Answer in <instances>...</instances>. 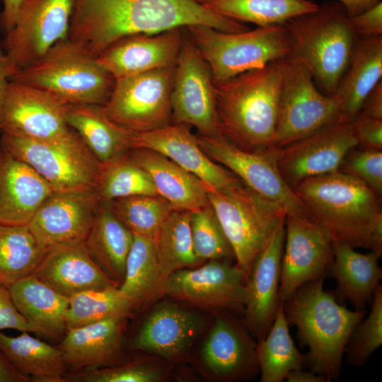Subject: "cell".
Masks as SVG:
<instances>
[{
    "instance_id": "cell-1",
    "label": "cell",
    "mask_w": 382,
    "mask_h": 382,
    "mask_svg": "<svg viewBox=\"0 0 382 382\" xmlns=\"http://www.w3.org/2000/svg\"><path fill=\"white\" fill-rule=\"evenodd\" d=\"M197 25L225 32L250 29L195 0H74L68 37L97 57L128 35Z\"/></svg>"
},
{
    "instance_id": "cell-2",
    "label": "cell",
    "mask_w": 382,
    "mask_h": 382,
    "mask_svg": "<svg viewBox=\"0 0 382 382\" xmlns=\"http://www.w3.org/2000/svg\"><path fill=\"white\" fill-rule=\"evenodd\" d=\"M294 190L308 218L333 242L381 255V197L364 181L337 170L306 179Z\"/></svg>"
},
{
    "instance_id": "cell-3",
    "label": "cell",
    "mask_w": 382,
    "mask_h": 382,
    "mask_svg": "<svg viewBox=\"0 0 382 382\" xmlns=\"http://www.w3.org/2000/svg\"><path fill=\"white\" fill-rule=\"evenodd\" d=\"M281 59L216 85L221 133L244 150L271 149L279 113Z\"/></svg>"
},
{
    "instance_id": "cell-4",
    "label": "cell",
    "mask_w": 382,
    "mask_h": 382,
    "mask_svg": "<svg viewBox=\"0 0 382 382\" xmlns=\"http://www.w3.org/2000/svg\"><path fill=\"white\" fill-rule=\"evenodd\" d=\"M325 277L306 283L285 302L284 311L308 347L305 363L328 381L338 378L346 346L365 310L351 311L323 289Z\"/></svg>"
},
{
    "instance_id": "cell-5",
    "label": "cell",
    "mask_w": 382,
    "mask_h": 382,
    "mask_svg": "<svg viewBox=\"0 0 382 382\" xmlns=\"http://www.w3.org/2000/svg\"><path fill=\"white\" fill-rule=\"evenodd\" d=\"M291 56L309 69L317 88L332 96L352 58L359 36L344 6L325 2L284 24Z\"/></svg>"
},
{
    "instance_id": "cell-6",
    "label": "cell",
    "mask_w": 382,
    "mask_h": 382,
    "mask_svg": "<svg viewBox=\"0 0 382 382\" xmlns=\"http://www.w3.org/2000/svg\"><path fill=\"white\" fill-rule=\"evenodd\" d=\"M11 80L42 89L66 105H101L108 100L115 81L96 56L69 37L18 70Z\"/></svg>"
},
{
    "instance_id": "cell-7",
    "label": "cell",
    "mask_w": 382,
    "mask_h": 382,
    "mask_svg": "<svg viewBox=\"0 0 382 382\" xmlns=\"http://www.w3.org/2000/svg\"><path fill=\"white\" fill-rule=\"evenodd\" d=\"M186 30L207 62L215 86L291 54L283 24L240 32L202 25L187 27Z\"/></svg>"
},
{
    "instance_id": "cell-8",
    "label": "cell",
    "mask_w": 382,
    "mask_h": 382,
    "mask_svg": "<svg viewBox=\"0 0 382 382\" xmlns=\"http://www.w3.org/2000/svg\"><path fill=\"white\" fill-rule=\"evenodd\" d=\"M0 149L29 165L53 192L96 191L102 163L73 129L48 140L1 133Z\"/></svg>"
},
{
    "instance_id": "cell-9",
    "label": "cell",
    "mask_w": 382,
    "mask_h": 382,
    "mask_svg": "<svg viewBox=\"0 0 382 382\" xmlns=\"http://www.w3.org/2000/svg\"><path fill=\"white\" fill-rule=\"evenodd\" d=\"M208 197L246 278L256 255L285 223L286 212L245 185L230 193L208 191Z\"/></svg>"
},
{
    "instance_id": "cell-10",
    "label": "cell",
    "mask_w": 382,
    "mask_h": 382,
    "mask_svg": "<svg viewBox=\"0 0 382 382\" xmlns=\"http://www.w3.org/2000/svg\"><path fill=\"white\" fill-rule=\"evenodd\" d=\"M281 65L279 113L271 149L285 146L342 122L337 101L317 88L305 64L289 55L281 59Z\"/></svg>"
},
{
    "instance_id": "cell-11",
    "label": "cell",
    "mask_w": 382,
    "mask_h": 382,
    "mask_svg": "<svg viewBox=\"0 0 382 382\" xmlns=\"http://www.w3.org/2000/svg\"><path fill=\"white\" fill-rule=\"evenodd\" d=\"M174 66L115 79L103 105L110 120L132 132H146L172 123Z\"/></svg>"
},
{
    "instance_id": "cell-12",
    "label": "cell",
    "mask_w": 382,
    "mask_h": 382,
    "mask_svg": "<svg viewBox=\"0 0 382 382\" xmlns=\"http://www.w3.org/2000/svg\"><path fill=\"white\" fill-rule=\"evenodd\" d=\"M202 150L213 161L233 173L246 187L286 212L308 217L296 195L281 175L274 149L244 150L222 134L197 135Z\"/></svg>"
},
{
    "instance_id": "cell-13",
    "label": "cell",
    "mask_w": 382,
    "mask_h": 382,
    "mask_svg": "<svg viewBox=\"0 0 382 382\" xmlns=\"http://www.w3.org/2000/svg\"><path fill=\"white\" fill-rule=\"evenodd\" d=\"M172 123L195 127L199 135L221 134L216 86L210 69L186 28L174 66L171 91Z\"/></svg>"
},
{
    "instance_id": "cell-14",
    "label": "cell",
    "mask_w": 382,
    "mask_h": 382,
    "mask_svg": "<svg viewBox=\"0 0 382 382\" xmlns=\"http://www.w3.org/2000/svg\"><path fill=\"white\" fill-rule=\"evenodd\" d=\"M74 0H23L2 46L16 71L68 37Z\"/></svg>"
},
{
    "instance_id": "cell-15",
    "label": "cell",
    "mask_w": 382,
    "mask_h": 382,
    "mask_svg": "<svg viewBox=\"0 0 382 382\" xmlns=\"http://www.w3.org/2000/svg\"><path fill=\"white\" fill-rule=\"evenodd\" d=\"M358 146L352 123L337 122L274 151L278 169L294 190L303 180L339 170Z\"/></svg>"
},
{
    "instance_id": "cell-16",
    "label": "cell",
    "mask_w": 382,
    "mask_h": 382,
    "mask_svg": "<svg viewBox=\"0 0 382 382\" xmlns=\"http://www.w3.org/2000/svg\"><path fill=\"white\" fill-rule=\"evenodd\" d=\"M284 225L279 286L282 302L306 283L325 277L334 255L330 235L309 218L287 214Z\"/></svg>"
},
{
    "instance_id": "cell-17",
    "label": "cell",
    "mask_w": 382,
    "mask_h": 382,
    "mask_svg": "<svg viewBox=\"0 0 382 382\" xmlns=\"http://www.w3.org/2000/svg\"><path fill=\"white\" fill-rule=\"evenodd\" d=\"M245 275L229 260H211L195 269L168 276L163 295L197 307L219 311L244 312Z\"/></svg>"
},
{
    "instance_id": "cell-18",
    "label": "cell",
    "mask_w": 382,
    "mask_h": 382,
    "mask_svg": "<svg viewBox=\"0 0 382 382\" xmlns=\"http://www.w3.org/2000/svg\"><path fill=\"white\" fill-rule=\"evenodd\" d=\"M66 107L42 89L11 80L0 112L1 132L32 140L62 137L71 129Z\"/></svg>"
},
{
    "instance_id": "cell-19",
    "label": "cell",
    "mask_w": 382,
    "mask_h": 382,
    "mask_svg": "<svg viewBox=\"0 0 382 382\" xmlns=\"http://www.w3.org/2000/svg\"><path fill=\"white\" fill-rule=\"evenodd\" d=\"M132 149H147L168 157L196 176L209 191L230 193L245 185L230 170L213 161L201 148L190 127L171 123L146 132H132Z\"/></svg>"
},
{
    "instance_id": "cell-20",
    "label": "cell",
    "mask_w": 382,
    "mask_h": 382,
    "mask_svg": "<svg viewBox=\"0 0 382 382\" xmlns=\"http://www.w3.org/2000/svg\"><path fill=\"white\" fill-rule=\"evenodd\" d=\"M100 204L96 192H52L27 225L47 250L84 242Z\"/></svg>"
},
{
    "instance_id": "cell-21",
    "label": "cell",
    "mask_w": 382,
    "mask_h": 382,
    "mask_svg": "<svg viewBox=\"0 0 382 382\" xmlns=\"http://www.w3.org/2000/svg\"><path fill=\"white\" fill-rule=\"evenodd\" d=\"M284 224L274 232L256 255L245 278L244 323L257 342L270 330L282 302L279 286Z\"/></svg>"
},
{
    "instance_id": "cell-22",
    "label": "cell",
    "mask_w": 382,
    "mask_h": 382,
    "mask_svg": "<svg viewBox=\"0 0 382 382\" xmlns=\"http://www.w3.org/2000/svg\"><path fill=\"white\" fill-rule=\"evenodd\" d=\"M244 321L228 311L219 313L209 330L200 352L202 366L215 379H249L259 372L257 345Z\"/></svg>"
},
{
    "instance_id": "cell-23",
    "label": "cell",
    "mask_w": 382,
    "mask_h": 382,
    "mask_svg": "<svg viewBox=\"0 0 382 382\" xmlns=\"http://www.w3.org/2000/svg\"><path fill=\"white\" fill-rule=\"evenodd\" d=\"M185 28L124 37L100 53L98 62L115 79L173 67L183 45Z\"/></svg>"
},
{
    "instance_id": "cell-24",
    "label": "cell",
    "mask_w": 382,
    "mask_h": 382,
    "mask_svg": "<svg viewBox=\"0 0 382 382\" xmlns=\"http://www.w3.org/2000/svg\"><path fill=\"white\" fill-rule=\"evenodd\" d=\"M203 325L200 314L171 302H162L144 320L132 347L168 360H179L187 354Z\"/></svg>"
},
{
    "instance_id": "cell-25",
    "label": "cell",
    "mask_w": 382,
    "mask_h": 382,
    "mask_svg": "<svg viewBox=\"0 0 382 382\" xmlns=\"http://www.w3.org/2000/svg\"><path fill=\"white\" fill-rule=\"evenodd\" d=\"M31 275L69 299L85 291L118 287L94 262L84 242L48 250Z\"/></svg>"
},
{
    "instance_id": "cell-26",
    "label": "cell",
    "mask_w": 382,
    "mask_h": 382,
    "mask_svg": "<svg viewBox=\"0 0 382 382\" xmlns=\"http://www.w3.org/2000/svg\"><path fill=\"white\" fill-rule=\"evenodd\" d=\"M127 318H113L70 328L57 346L71 373L109 365L120 355Z\"/></svg>"
},
{
    "instance_id": "cell-27",
    "label": "cell",
    "mask_w": 382,
    "mask_h": 382,
    "mask_svg": "<svg viewBox=\"0 0 382 382\" xmlns=\"http://www.w3.org/2000/svg\"><path fill=\"white\" fill-rule=\"evenodd\" d=\"M52 192L29 165L0 149V224L27 225Z\"/></svg>"
},
{
    "instance_id": "cell-28",
    "label": "cell",
    "mask_w": 382,
    "mask_h": 382,
    "mask_svg": "<svg viewBox=\"0 0 382 382\" xmlns=\"http://www.w3.org/2000/svg\"><path fill=\"white\" fill-rule=\"evenodd\" d=\"M127 154L149 175L156 195L174 210L193 212L209 204L204 184L168 157L147 149H134Z\"/></svg>"
},
{
    "instance_id": "cell-29",
    "label": "cell",
    "mask_w": 382,
    "mask_h": 382,
    "mask_svg": "<svg viewBox=\"0 0 382 382\" xmlns=\"http://www.w3.org/2000/svg\"><path fill=\"white\" fill-rule=\"evenodd\" d=\"M382 77V35L359 37L350 64L332 97L342 122H351Z\"/></svg>"
},
{
    "instance_id": "cell-30",
    "label": "cell",
    "mask_w": 382,
    "mask_h": 382,
    "mask_svg": "<svg viewBox=\"0 0 382 382\" xmlns=\"http://www.w3.org/2000/svg\"><path fill=\"white\" fill-rule=\"evenodd\" d=\"M8 289L15 306L33 332L55 340L64 337L69 298L33 275L18 280Z\"/></svg>"
},
{
    "instance_id": "cell-31",
    "label": "cell",
    "mask_w": 382,
    "mask_h": 382,
    "mask_svg": "<svg viewBox=\"0 0 382 382\" xmlns=\"http://www.w3.org/2000/svg\"><path fill=\"white\" fill-rule=\"evenodd\" d=\"M134 234L100 203L84 245L94 262L118 287L122 283Z\"/></svg>"
},
{
    "instance_id": "cell-32",
    "label": "cell",
    "mask_w": 382,
    "mask_h": 382,
    "mask_svg": "<svg viewBox=\"0 0 382 382\" xmlns=\"http://www.w3.org/2000/svg\"><path fill=\"white\" fill-rule=\"evenodd\" d=\"M66 117L69 126L102 164L124 156L132 149V132L110 120L103 105H67Z\"/></svg>"
},
{
    "instance_id": "cell-33",
    "label": "cell",
    "mask_w": 382,
    "mask_h": 382,
    "mask_svg": "<svg viewBox=\"0 0 382 382\" xmlns=\"http://www.w3.org/2000/svg\"><path fill=\"white\" fill-rule=\"evenodd\" d=\"M333 260L328 272L335 279L337 291L355 310H364L380 284L381 256L370 251L364 254L347 244L333 242Z\"/></svg>"
},
{
    "instance_id": "cell-34",
    "label": "cell",
    "mask_w": 382,
    "mask_h": 382,
    "mask_svg": "<svg viewBox=\"0 0 382 382\" xmlns=\"http://www.w3.org/2000/svg\"><path fill=\"white\" fill-rule=\"evenodd\" d=\"M22 332L11 337L0 332V351L15 369L33 381L66 382L59 348Z\"/></svg>"
},
{
    "instance_id": "cell-35",
    "label": "cell",
    "mask_w": 382,
    "mask_h": 382,
    "mask_svg": "<svg viewBox=\"0 0 382 382\" xmlns=\"http://www.w3.org/2000/svg\"><path fill=\"white\" fill-rule=\"evenodd\" d=\"M166 279L161 272L153 240L134 234L120 290L137 309L163 295Z\"/></svg>"
},
{
    "instance_id": "cell-36",
    "label": "cell",
    "mask_w": 382,
    "mask_h": 382,
    "mask_svg": "<svg viewBox=\"0 0 382 382\" xmlns=\"http://www.w3.org/2000/svg\"><path fill=\"white\" fill-rule=\"evenodd\" d=\"M281 302L273 323L257 344V360L261 382H282L289 372L303 369L305 355L296 347Z\"/></svg>"
},
{
    "instance_id": "cell-37",
    "label": "cell",
    "mask_w": 382,
    "mask_h": 382,
    "mask_svg": "<svg viewBox=\"0 0 382 382\" xmlns=\"http://www.w3.org/2000/svg\"><path fill=\"white\" fill-rule=\"evenodd\" d=\"M47 251L28 225L0 224V284L8 288L31 275Z\"/></svg>"
},
{
    "instance_id": "cell-38",
    "label": "cell",
    "mask_w": 382,
    "mask_h": 382,
    "mask_svg": "<svg viewBox=\"0 0 382 382\" xmlns=\"http://www.w3.org/2000/svg\"><path fill=\"white\" fill-rule=\"evenodd\" d=\"M204 6L224 18L257 27L284 24L318 6L311 0H209Z\"/></svg>"
},
{
    "instance_id": "cell-39",
    "label": "cell",
    "mask_w": 382,
    "mask_h": 382,
    "mask_svg": "<svg viewBox=\"0 0 382 382\" xmlns=\"http://www.w3.org/2000/svg\"><path fill=\"white\" fill-rule=\"evenodd\" d=\"M190 217L191 212L173 211L153 241L161 272L166 278L202 262L194 251Z\"/></svg>"
},
{
    "instance_id": "cell-40",
    "label": "cell",
    "mask_w": 382,
    "mask_h": 382,
    "mask_svg": "<svg viewBox=\"0 0 382 382\" xmlns=\"http://www.w3.org/2000/svg\"><path fill=\"white\" fill-rule=\"evenodd\" d=\"M136 309L119 287L80 292L69 299L67 330L109 318H128Z\"/></svg>"
},
{
    "instance_id": "cell-41",
    "label": "cell",
    "mask_w": 382,
    "mask_h": 382,
    "mask_svg": "<svg viewBox=\"0 0 382 382\" xmlns=\"http://www.w3.org/2000/svg\"><path fill=\"white\" fill-rule=\"evenodd\" d=\"M128 153V152H127ZM125 154L102 164L96 193L100 203L123 197L156 195L147 173Z\"/></svg>"
},
{
    "instance_id": "cell-42",
    "label": "cell",
    "mask_w": 382,
    "mask_h": 382,
    "mask_svg": "<svg viewBox=\"0 0 382 382\" xmlns=\"http://www.w3.org/2000/svg\"><path fill=\"white\" fill-rule=\"evenodd\" d=\"M107 204L133 234L153 241L165 220L174 211L172 205L158 195L119 198Z\"/></svg>"
},
{
    "instance_id": "cell-43",
    "label": "cell",
    "mask_w": 382,
    "mask_h": 382,
    "mask_svg": "<svg viewBox=\"0 0 382 382\" xmlns=\"http://www.w3.org/2000/svg\"><path fill=\"white\" fill-rule=\"evenodd\" d=\"M190 225L194 251L202 262L211 260L230 261L234 257L210 204L191 212Z\"/></svg>"
},
{
    "instance_id": "cell-44",
    "label": "cell",
    "mask_w": 382,
    "mask_h": 382,
    "mask_svg": "<svg viewBox=\"0 0 382 382\" xmlns=\"http://www.w3.org/2000/svg\"><path fill=\"white\" fill-rule=\"evenodd\" d=\"M382 344V286L379 284L371 299L368 316L357 325L346 346L347 362L354 366L364 364Z\"/></svg>"
},
{
    "instance_id": "cell-45",
    "label": "cell",
    "mask_w": 382,
    "mask_h": 382,
    "mask_svg": "<svg viewBox=\"0 0 382 382\" xmlns=\"http://www.w3.org/2000/svg\"><path fill=\"white\" fill-rule=\"evenodd\" d=\"M163 367L146 361H132L108 368L65 374L71 382H158L166 376Z\"/></svg>"
},
{
    "instance_id": "cell-46",
    "label": "cell",
    "mask_w": 382,
    "mask_h": 382,
    "mask_svg": "<svg viewBox=\"0 0 382 382\" xmlns=\"http://www.w3.org/2000/svg\"><path fill=\"white\" fill-rule=\"evenodd\" d=\"M354 149L345 156L339 170L361 180L381 197L382 151Z\"/></svg>"
},
{
    "instance_id": "cell-47",
    "label": "cell",
    "mask_w": 382,
    "mask_h": 382,
    "mask_svg": "<svg viewBox=\"0 0 382 382\" xmlns=\"http://www.w3.org/2000/svg\"><path fill=\"white\" fill-rule=\"evenodd\" d=\"M362 149L382 151V120L358 114L351 122Z\"/></svg>"
},
{
    "instance_id": "cell-48",
    "label": "cell",
    "mask_w": 382,
    "mask_h": 382,
    "mask_svg": "<svg viewBox=\"0 0 382 382\" xmlns=\"http://www.w3.org/2000/svg\"><path fill=\"white\" fill-rule=\"evenodd\" d=\"M5 329L33 332L15 306L8 288L0 284V331Z\"/></svg>"
},
{
    "instance_id": "cell-49",
    "label": "cell",
    "mask_w": 382,
    "mask_h": 382,
    "mask_svg": "<svg viewBox=\"0 0 382 382\" xmlns=\"http://www.w3.org/2000/svg\"><path fill=\"white\" fill-rule=\"evenodd\" d=\"M349 18L359 37L382 35V1Z\"/></svg>"
},
{
    "instance_id": "cell-50",
    "label": "cell",
    "mask_w": 382,
    "mask_h": 382,
    "mask_svg": "<svg viewBox=\"0 0 382 382\" xmlns=\"http://www.w3.org/2000/svg\"><path fill=\"white\" fill-rule=\"evenodd\" d=\"M358 114L382 120V80L365 98Z\"/></svg>"
},
{
    "instance_id": "cell-51",
    "label": "cell",
    "mask_w": 382,
    "mask_h": 382,
    "mask_svg": "<svg viewBox=\"0 0 382 382\" xmlns=\"http://www.w3.org/2000/svg\"><path fill=\"white\" fill-rule=\"evenodd\" d=\"M16 72L14 65L6 54L2 43H0V112L8 84Z\"/></svg>"
},
{
    "instance_id": "cell-52",
    "label": "cell",
    "mask_w": 382,
    "mask_h": 382,
    "mask_svg": "<svg viewBox=\"0 0 382 382\" xmlns=\"http://www.w3.org/2000/svg\"><path fill=\"white\" fill-rule=\"evenodd\" d=\"M30 378L20 374L0 351V382H28Z\"/></svg>"
},
{
    "instance_id": "cell-53",
    "label": "cell",
    "mask_w": 382,
    "mask_h": 382,
    "mask_svg": "<svg viewBox=\"0 0 382 382\" xmlns=\"http://www.w3.org/2000/svg\"><path fill=\"white\" fill-rule=\"evenodd\" d=\"M23 0H3L4 9L0 16V25L6 33L12 27Z\"/></svg>"
},
{
    "instance_id": "cell-54",
    "label": "cell",
    "mask_w": 382,
    "mask_h": 382,
    "mask_svg": "<svg viewBox=\"0 0 382 382\" xmlns=\"http://www.w3.org/2000/svg\"><path fill=\"white\" fill-rule=\"evenodd\" d=\"M288 382H328L323 375L312 371H304L303 369H294L289 372L285 378Z\"/></svg>"
},
{
    "instance_id": "cell-55",
    "label": "cell",
    "mask_w": 382,
    "mask_h": 382,
    "mask_svg": "<svg viewBox=\"0 0 382 382\" xmlns=\"http://www.w3.org/2000/svg\"><path fill=\"white\" fill-rule=\"evenodd\" d=\"M382 0H337L345 8L348 15L353 16L372 7Z\"/></svg>"
},
{
    "instance_id": "cell-56",
    "label": "cell",
    "mask_w": 382,
    "mask_h": 382,
    "mask_svg": "<svg viewBox=\"0 0 382 382\" xmlns=\"http://www.w3.org/2000/svg\"><path fill=\"white\" fill-rule=\"evenodd\" d=\"M197 3L204 5L207 2H208L209 0H195Z\"/></svg>"
}]
</instances>
